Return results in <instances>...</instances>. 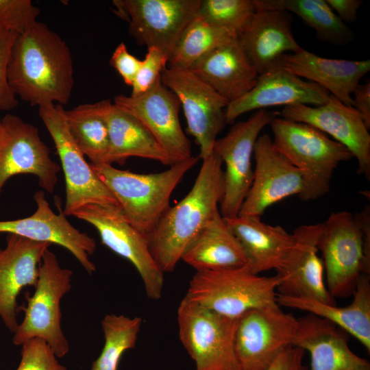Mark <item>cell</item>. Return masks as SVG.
Segmentation results:
<instances>
[{
  "label": "cell",
  "instance_id": "obj_9",
  "mask_svg": "<svg viewBox=\"0 0 370 370\" xmlns=\"http://www.w3.org/2000/svg\"><path fill=\"white\" fill-rule=\"evenodd\" d=\"M72 215L94 226L104 245L134 265L149 299L161 297L164 273L152 257L148 238L131 224L120 206L90 204Z\"/></svg>",
  "mask_w": 370,
  "mask_h": 370
},
{
  "label": "cell",
  "instance_id": "obj_38",
  "mask_svg": "<svg viewBox=\"0 0 370 370\" xmlns=\"http://www.w3.org/2000/svg\"><path fill=\"white\" fill-rule=\"evenodd\" d=\"M168 60V56L161 49L154 47H147V52L144 60H141L132 86L130 96H138L151 88L160 79Z\"/></svg>",
  "mask_w": 370,
  "mask_h": 370
},
{
  "label": "cell",
  "instance_id": "obj_33",
  "mask_svg": "<svg viewBox=\"0 0 370 370\" xmlns=\"http://www.w3.org/2000/svg\"><path fill=\"white\" fill-rule=\"evenodd\" d=\"M236 38L207 23L198 14L184 30L168 60L169 67L188 69L211 51Z\"/></svg>",
  "mask_w": 370,
  "mask_h": 370
},
{
  "label": "cell",
  "instance_id": "obj_40",
  "mask_svg": "<svg viewBox=\"0 0 370 370\" xmlns=\"http://www.w3.org/2000/svg\"><path fill=\"white\" fill-rule=\"evenodd\" d=\"M141 60L132 55L126 45L121 42L114 51L110 60V65L119 73L125 84L132 86Z\"/></svg>",
  "mask_w": 370,
  "mask_h": 370
},
{
  "label": "cell",
  "instance_id": "obj_7",
  "mask_svg": "<svg viewBox=\"0 0 370 370\" xmlns=\"http://www.w3.org/2000/svg\"><path fill=\"white\" fill-rule=\"evenodd\" d=\"M72 275L71 270L60 266L54 253L49 249L45 251L35 291L26 297L23 319L14 332V345L38 338L44 340L58 358L69 352V342L61 327L60 301L71 288Z\"/></svg>",
  "mask_w": 370,
  "mask_h": 370
},
{
  "label": "cell",
  "instance_id": "obj_16",
  "mask_svg": "<svg viewBox=\"0 0 370 370\" xmlns=\"http://www.w3.org/2000/svg\"><path fill=\"white\" fill-rule=\"evenodd\" d=\"M113 103L129 111L145 125L173 164L192 156L190 140L180 122V102L160 79L143 94L116 95Z\"/></svg>",
  "mask_w": 370,
  "mask_h": 370
},
{
  "label": "cell",
  "instance_id": "obj_13",
  "mask_svg": "<svg viewBox=\"0 0 370 370\" xmlns=\"http://www.w3.org/2000/svg\"><path fill=\"white\" fill-rule=\"evenodd\" d=\"M201 0H116L115 12L129 23L138 43L161 49L169 58L197 15Z\"/></svg>",
  "mask_w": 370,
  "mask_h": 370
},
{
  "label": "cell",
  "instance_id": "obj_44",
  "mask_svg": "<svg viewBox=\"0 0 370 370\" xmlns=\"http://www.w3.org/2000/svg\"><path fill=\"white\" fill-rule=\"evenodd\" d=\"M2 132V120L0 119V136Z\"/></svg>",
  "mask_w": 370,
  "mask_h": 370
},
{
  "label": "cell",
  "instance_id": "obj_43",
  "mask_svg": "<svg viewBox=\"0 0 370 370\" xmlns=\"http://www.w3.org/2000/svg\"><path fill=\"white\" fill-rule=\"evenodd\" d=\"M326 3L343 22L356 21L357 13L362 1L360 0H325Z\"/></svg>",
  "mask_w": 370,
  "mask_h": 370
},
{
  "label": "cell",
  "instance_id": "obj_4",
  "mask_svg": "<svg viewBox=\"0 0 370 370\" xmlns=\"http://www.w3.org/2000/svg\"><path fill=\"white\" fill-rule=\"evenodd\" d=\"M199 159L192 156L164 171L147 174L120 170L110 164H90L131 224L149 238L170 207L172 193Z\"/></svg>",
  "mask_w": 370,
  "mask_h": 370
},
{
  "label": "cell",
  "instance_id": "obj_12",
  "mask_svg": "<svg viewBox=\"0 0 370 370\" xmlns=\"http://www.w3.org/2000/svg\"><path fill=\"white\" fill-rule=\"evenodd\" d=\"M274 117L275 114L266 109L258 110L246 121L235 123L225 136L217 139L214 143L213 151L219 156L225 168L219 210L225 219L239 214L253 182L251 157L255 143L260 132Z\"/></svg>",
  "mask_w": 370,
  "mask_h": 370
},
{
  "label": "cell",
  "instance_id": "obj_18",
  "mask_svg": "<svg viewBox=\"0 0 370 370\" xmlns=\"http://www.w3.org/2000/svg\"><path fill=\"white\" fill-rule=\"evenodd\" d=\"M256 166L251 188L238 215L260 217L273 204L304 190L303 173L273 145L271 137L259 136L254 149Z\"/></svg>",
  "mask_w": 370,
  "mask_h": 370
},
{
  "label": "cell",
  "instance_id": "obj_36",
  "mask_svg": "<svg viewBox=\"0 0 370 370\" xmlns=\"http://www.w3.org/2000/svg\"><path fill=\"white\" fill-rule=\"evenodd\" d=\"M40 12L31 0H0V26L23 34L37 21Z\"/></svg>",
  "mask_w": 370,
  "mask_h": 370
},
{
  "label": "cell",
  "instance_id": "obj_15",
  "mask_svg": "<svg viewBox=\"0 0 370 370\" xmlns=\"http://www.w3.org/2000/svg\"><path fill=\"white\" fill-rule=\"evenodd\" d=\"M1 120L0 193L11 177L20 174L36 176L40 186L52 193L60 167L51 159L37 127L10 114Z\"/></svg>",
  "mask_w": 370,
  "mask_h": 370
},
{
  "label": "cell",
  "instance_id": "obj_5",
  "mask_svg": "<svg viewBox=\"0 0 370 370\" xmlns=\"http://www.w3.org/2000/svg\"><path fill=\"white\" fill-rule=\"evenodd\" d=\"M269 125L274 147L303 173L305 186L299 197L304 201L326 195L338 164L354 158L345 147L308 124L275 116Z\"/></svg>",
  "mask_w": 370,
  "mask_h": 370
},
{
  "label": "cell",
  "instance_id": "obj_30",
  "mask_svg": "<svg viewBox=\"0 0 370 370\" xmlns=\"http://www.w3.org/2000/svg\"><path fill=\"white\" fill-rule=\"evenodd\" d=\"M181 260L197 272L236 269L248 262L244 249L220 212L203 227Z\"/></svg>",
  "mask_w": 370,
  "mask_h": 370
},
{
  "label": "cell",
  "instance_id": "obj_28",
  "mask_svg": "<svg viewBox=\"0 0 370 370\" xmlns=\"http://www.w3.org/2000/svg\"><path fill=\"white\" fill-rule=\"evenodd\" d=\"M188 69L229 103L247 94L258 77L243 55L236 38L202 56Z\"/></svg>",
  "mask_w": 370,
  "mask_h": 370
},
{
  "label": "cell",
  "instance_id": "obj_20",
  "mask_svg": "<svg viewBox=\"0 0 370 370\" xmlns=\"http://www.w3.org/2000/svg\"><path fill=\"white\" fill-rule=\"evenodd\" d=\"M292 14L278 10H256L236 36L246 60L258 75L280 67L287 52L303 48L292 32Z\"/></svg>",
  "mask_w": 370,
  "mask_h": 370
},
{
  "label": "cell",
  "instance_id": "obj_1",
  "mask_svg": "<svg viewBox=\"0 0 370 370\" xmlns=\"http://www.w3.org/2000/svg\"><path fill=\"white\" fill-rule=\"evenodd\" d=\"M69 46L49 27L36 21L17 35L7 70L16 96L32 106L69 102L74 85Z\"/></svg>",
  "mask_w": 370,
  "mask_h": 370
},
{
  "label": "cell",
  "instance_id": "obj_19",
  "mask_svg": "<svg viewBox=\"0 0 370 370\" xmlns=\"http://www.w3.org/2000/svg\"><path fill=\"white\" fill-rule=\"evenodd\" d=\"M35 212L29 217L0 221V233L14 234L36 242L56 244L66 248L88 274L96 271L90 260L96 250L93 238L73 227L62 210L56 214L46 199L43 190L34 195Z\"/></svg>",
  "mask_w": 370,
  "mask_h": 370
},
{
  "label": "cell",
  "instance_id": "obj_32",
  "mask_svg": "<svg viewBox=\"0 0 370 370\" xmlns=\"http://www.w3.org/2000/svg\"><path fill=\"white\" fill-rule=\"evenodd\" d=\"M69 131L90 164L106 163L109 137L106 123L96 103H86L64 110Z\"/></svg>",
  "mask_w": 370,
  "mask_h": 370
},
{
  "label": "cell",
  "instance_id": "obj_22",
  "mask_svg": "<svg viewBox=\"0 0 370 370\" xmlns=\"http://www.w3.org/2000/svg\"><path fill=\"white\" fill-rule=\"evenodd\" d=\"M330 94L320 86L277 67L258 75L254 86L225 108L226 123H233L239 116L253 110L277 106H320Z\"/></svg>",
  "mask_w": 370,
  "mask_h": 370
},
{
  "label": "cell",
  "instance_id": "obj_42",
  "mask_svg": "<svg viewBox=\"0 0 370 370\" xmlns=\"http://www.w3.org/2000/svg\"><path fill=\"white\" fill-rule=\"evenodd\" d=\"M352 107L362 116L366 125L370 129V82L358 84L352 92Z\"/></svg>",
  "mask_w": 370,
  "mask_h": 370
},
{
  "label": "cell",
  "instance_id": "obj_23",
  "mask_svg": "<svg viewBox=\"0 0 370 370\" xmlns=\"http://www.w3.org/2000/svg\"><path fill=\"white\" fill-rule=\"evenodd\" d=\"M51 243L36 242L8 234L0 247V317L14 332L18 323L17 297L26 286H35L42 256Z\"/></svg>",
  "mask_w": 370,
  "mask_h": 370
},
{
  "label": "cell",
  "instance_id": "obj_31",
  "mask_svg": "<svg viewBox=\"0 0 370 370\" xmlns=\"http://www.w3.org/2000/svg\"><path fill=\"white\" fill-rule=\"evenodd\" d=\"M256 10H278L297 15L318 39L336 45L351 42L354 34L325 0H254Z\"/></svg>",
  "mask_w": 370,
  "mask_h": 370
},
{
  "label": "cell",
  "instance_id": "obj_39",
  "mask_svg": "<svg viewBox=\"0 0 370 370\" xmlns=\"http://www.w3.org/2000/svg\"><path fill=\"white\" fill-rule=\"evenodd\" d=\"M17 35L0 26V110H12L18 105L16 96L7 80L8 63Z\"/></svg>",
  "mask_w": 370,
  "mask_h": 370
},
{
  "label": "cell",
  "instance_id": "obj_35",
  "mask_svg": "<svg viewBox=\"0 0 370 370\" xmlns=\"http://www.w3.org/2000/svg\"><path fill=\"white\" fill-rule=\"evenodd\" d=\"M256 11L254 0H201L197 14L236 37Z\"/></svg>",
  "mask_w": 370,
  "mask_h": 370
},
{
  "label": "cell",
  "instance_id": "obj_26",
  "mask_svg": "<svg viewBox=\"0 0 370 370\" xmlns=\"http://www.w3.org/2000/svg\"><path fill=\"white\" fill-rule=\"evenodd\" d=\"M108 131L109 150L106 163L124 164L131 157L172 162L145 125L127 110L106 99L95 102Z\"/></svg>",
  "mask_w": 370,
  "mask_h": 370
},
{
  "label": "cell",
  "instance_id": "obj_17",
  "mask_svg": "<svg viewBox=\"0 0 370 370\" xmlns=\"http://www.w3.org/2000/svg\"><path fill=\"white\" fill-rule=\"evenodd\" d=\"M282 118L308 124L345 147L358 162V173L370 180V134L360 114L330 95L320 106H284Z\"/></svg>",
  "mask_w": 370,
  "mask_h": 370
},
{
  "label": "cell",
  "instance_id": "obj_21",
  "mask_svg": "<svg viewBox=\"0 0 370 370\" xmlns=\"http://www.w3.org/2000/svg\"><path fill=\"white\" fill-rule=\"evenodd\" d=\"M321 223L295 228V243L282 267L276 271L280 278L277 293L281 295L314 299L335 305L325 280L322 259L317 246Z\"/></svg>",
  "mask_w": 370,
  "mask_h": 370
},
{
  "label": "cell",
  "instance_id": "obj_27",
  "mask_svg": "<svg viewBox=\"0 0 370 370\" xmlns=\"http://www.w3.org/2000/svg\"><path fill=\"white\" fill-rule=\"evenodd\" d=\"M225 221L247 255L249 271H278L295 243V237L280 225L266 224L260 217L238 215Z\"/></svg>",
  "mask_w": 370,
  "mask_h": 370
},
{
  "label": "cell",
  "instance_id": "obj_25",
  "mask_svg": "<svg viewBox=\"0 0 370 370\" xmlns=\"http://www.w3.org/2000/svg\"><path fill=\"white\" fill-rule=\"evenodd\" d=\"M280 67L320 86L345 105L352 106V92L370 71V61L325 58L303 49L284 55Z\"/></svg>",
  "mask_w": 370,
  "mask_h": 370
},
{
  "label": "cell",
  "instance_id": "obj_41",
  "mask_svg": "<svg viewBox=\"0 0 370 370\" xmlns=\"http://www.w3.org/2000/svg\"><path fill=\"white\" fill-rule=\"evenodd\" d=\"M305 353L301 348L291 345L275 358L267 370H309L304 363Z\"/></svg>",
  "mask_w": 370,
  "mask_h": 370
},
{
  "label": "cell",
  "instance_id": "obj_10",
  "mask_svg": "<svg viewBox=\"0 0 370 370\" xmlns=\"http://www.w3.org/2000/svg\"><path fill=\"white\" fill-rule=\"evenodd\" d=\"M298 319L277 303L251 309L237 320L234 347L240 370H267L293 341Z\"/></svg>",
  "mask_w": 370,
  "mask_h": 370
},
{
  "label": "cell",
  "instance_id": "obj_37",
  "mask_svg": "<svg viewBox=\"0 0 370 370\" xmlns=\"http://www.w3.org/2000/svg\"><path fill=\"white\" fill-rule=\"evenodd\" d=\"M21 346V359L16 370H67L44 340L31 338Z\"/></svg>",
  "mask_w": 370,
  "mask_h": 370
},
{
  "label": "cell",
  "instance_id": "obj_34",
  "mask_svg": "<svg viewBox=\"0 0 370 370\" xmlns=\"http://www.w3.org/2000/svg\"><path fill=\"white\" fill-rule=\"evenodd\" d=\"M142 323L141 317L106 314L101 323L104 345L90 370H117L123 353L135 347Z\"/></svg>",
  "mask_w": 370,
  "mask_h": 370
},
{
  "label": "cell",
  "instance_id": "obj_6",
  "mask_svg": "<svg viewBox=\"0 0 370 370\" xmlns=\"http://www.w3.org/2000/svg\"><path fill=\"white\" fill-rule=\"evenodd\" d=\"M280 278L252 273L244 267L196 272L186 295L216 313L238 319L247 311L277 303Z\"/></svg>",
  "mask_w": 370,
  "mask_h": 370
},
{
  "label": "cell",
  "instance_id": "obj_45",
  "mask_svg": "<svg viewBox=\"0 0 370 370\" xmlns=\"http://www.w3.org/2000/svg\"><path fill=\"white\" fill-rule=\"evenodd\" d=\"M0 137H1V136H0Z\"/></svg>",
  "mask_w": 370,
  "mask_h": 370
},
{
  "label": "cell",
  "instance_id": "obj_11",
  "mask_svg": "<svg viewBox=\"0 0 370 370\" xmlns=\"http://www.w3.org/2000/svg\"><path fill=\"white\" fill-rule=\"evenodd\" d=\"M64 110L62 106L55 103L38 107L39 116L53 140L64 174V214L72 215L90 204L119 206L76 145L69 131Z\"/></svg>",
  "mask_w": 370,
  "mask_h": 370
},
{
  "label": "cell",
  "instance_id": "obj_2",
  "mask_svg": "<svg viewBox=\"0 0 370 370\" xmlns=\"http://www.w3.org/2000/svg\"><path fill=\"white\" fill-rule=\"evenodd\" d=\"M202 160L191 190L168 208L148 238L152 257L164 273L175 269L193 240L219 212L224 191L223 162L214 151Z\"/></svg>",
  "mask_w": 370,
  "mask_h": 370
},
{
  "label": "cell",
  "instance_id": "obj_14",
  "mask_svg": "<svg viewBox=\"0 0 370 370\" xmlns=\"http://www.w3.org/2000/svg\"><path fill=\"white\" fill-rule=\"evenodd\" d=\"M160 80L180 102L188 131L199 145V158H207L212 153L217 135L226 123L225 111L228 101L189 69L166 67Z\"/></svg>",
  "mask_w": 370,
  "mask_h": 370
},
{
  "label": "cell",
  "instance_id": "obj_3",
  "mask_svg": "<svg viewBox=\"0 0 370 370\" xmlns=\"http://www.w3.org/2000/svg\"><path fill=\"white\" fill-rule=\"evenodd\" d=\"M317 246L332 297L352 295L362 273L370 274V208L354 214L332 212L321 223Z\"/></svg>",
  "mask_w": 370,
  "mask_h": 370
},
{
  "label": "cell",
  "instance_id": "obj_29",
  "mask_svg": "<svg viewBox=\"0 0 370 370\" xmlns=\"http://www.w3.org/2000/svg\"><path fill=\"white\" fill-rule=\"evenodd\" d=\"M352 303L337 306L314 299L293 297L277 293L280 306L308 312L333 323L355 337L370 352V274L362 273L352 294Z\"/></svg>",
  "mask_w": 370,
  "mask_h": 370
},
{
  "label": "cell",
  "instance_id": "obj_24",
  "mask_svg": "<svg viewBox=\"0 0 370 370\" xmlns=\"http://www.w3.org/2000/svg\"><path fill=\"white\" fill-rule=\"evenodd\" d=\"M293 345L309 353V370H370L369 361L349 348L347 332L310 313L298 318Z\"/></svg>",
  "mask_w": 370,
  "mask_h": 370
},
{
  "label": "cell",
  "instance_id": "obj_8",
  "mask_svg": "<svg viewBox=\"0 0 370 370\" xmlns=\"http://www.w3.org/2000/svg\"><path fill=\"white\" fill-rule=\"evenodd\" d=\"M237 320L184 296L177 308L179 337L195 370H240L234 347Z\"/></svg>",
  "mask_w": 370,
  "mask_h": 370
}]
</instances>
